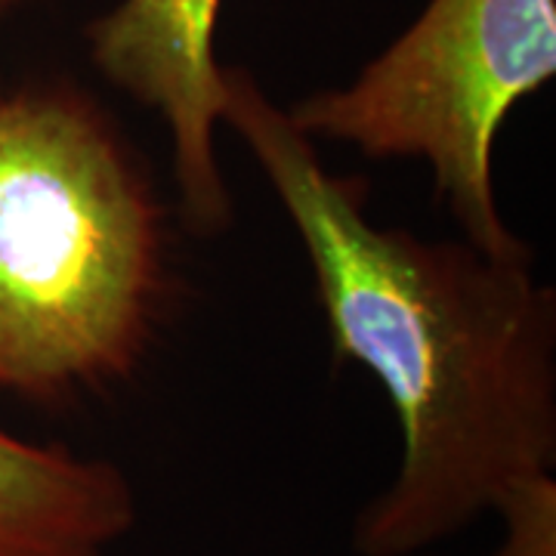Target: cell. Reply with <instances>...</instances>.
<instances>
[{
  "label": "cell",
  "mask_w": 556,
  "mask_h": 556,
  "mask_svg": "<svg viewBox=\"0 0 556 556\" xmlns=\"http://www.w3.org/2000/svg\"><path fill=\"white\" fill-rule=\"evenodd\" d=\"M161 291V207L115 130L72 90L0 93V393L127 378Z\"/></svg>",
  "instance_id": "2"
},
{
  "label": "cell",
  "mask_w": 556,
  "mask_h": 556,
  "mask_svg": "<svg viewBox=\"0 0 556 556\" xmlns=\"http://www.w3.org/2000/svg\"><path fill=\"white\" fill-rule=\"evenodd\" d=\"M556 75V0H427L356 78L294 102L313 142L368 159L424 161L460 239L495 257L529 254L495 195L504 121Z\"/></svg>",
  "instance_id": "3"
},
{
  "label": "cell",
  "mask_w": 556,
  "mask_h": 556,
  "mask_svg": "<svg viewBox=\"0 0 556 556\" xmlns=\"http://www.w3.org/2000/svg\"><path fill=\"white\" fill-rule=\"evenodd\" d=\"M134 526L118 464L0 430V556H109Z\"/></svg>",
  "instance_id": "5"
},
{
  "label": "cell",
  "mask_w": 556,
  "mask_h": 556,
  "mask_svg": "<svg viewBox=\"0 0 556 556\" xmlns=\"http://www.w3.org/2000/svg\"><path fill=\"white\" fill-rule=\"evenodd\" d=\"M223 0H118L87 28L90 62L152 109L170 139L179 214L199 232L229 226L232 195L219 164L223 65L214 50Z\"/></svg>",
  "instance_id": "4"
},
{
  "label": "cell",
  "mask_w": 556,
  "mask_h": 556,
  "mask_svg": "<svg viewBox=\"0 0 556 556\" xmlns=\"http://www.w3.org/2000/svg\"><path fill=\"white\" fill-rule=\"evenodd\" d=\"M420 556H430V554H420Z\"/></svg>",
  "instance_id": "8"
},
{
  "label": "cell",
  "mask_w": 556,
  "mask_h": 556,
  "mask_svg": "<svg viewBox=\"0 0 556 556\" xmlns=\"http://www.w3.org/2000/svg\"><path fill=\"white\" fill-rule=\"evenodd\" d=\"M504 532L489 556H556V479L538 473L517 482L492 510Z\"/></svg>",
  "instance_id": "6"
},
{
  "label": "cell",
  "mask_w": 556,
  "mask_h": 556,
  "mask_svg": "<svg viewBox=\"0 0 556 556\" xmlns=\"http://www.w3.org/2000/svg\"><path fill=\"white\" fill-rule=\"evenodd\" d=\"M22 0H0V16H3V13H10V10H13V7H20Z\"/></svg>",
  "instance_id": "7"
},
{
  "label": "cell",
  "mask_w": 556,
  "mask_h": 556,
  "mask_svg": "<svg viewBox=\"0 0 556 556\" xmlns=\"http://www.w3.org/2000/svg\"><path fill=\"white\" fill-rule=\"evenodd\" d=\"M223 124L309 257L334 356L383 387L399 464L353 522L358 556H420L556 464V291L532 254L378 226L251 72L223 65Z\"/></svg>",
  "instance_id": "1"
}]
</instances>
